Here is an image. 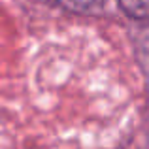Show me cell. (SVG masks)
<instances>
[{
  "instance_id": "1",
  "label": "cell",
  "mask_w": 149,
  "mask_h": 149,
  "mask_svg": "<svg viewBox=\"0 0 149 149\" xmlns=\"http://www.w3.org/2000/svg\"><path fill=\"white\" fill-rule=\"evenodd\" d=\"M117 2L130 19L140 23L149 21V0H117Z\"/></svg>"
},
{
  "instance_id": "2",
  "label": "cell",
  "mask_w": 149,
  "mask_h": 149,
  "mask_svg": "<svg viewBox=\"0 0 149 149\" xmlns=\"http://www.w3.org/2000/svg\"><path fill=\"white\" fill-rule=\"evenodd\" d=\"M62 8L76 13H93L98 8H102L104 0H57Z\"/></svg>"
}]
</instances>
